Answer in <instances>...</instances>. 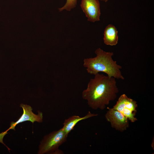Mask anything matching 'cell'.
I'll return each instance as SVG.
<instances>
[{"label":"cell","instance_id":"cell-3","mask_svg":"<svg viewBox=\"0 0 154 154\" xmlns=\"http://www.w3.org/2000/svg\"><path fill=\"white\" fill-rule=\"evenodd\" d=\"M68 136L62 128L45 135L40 143L38 154H63L58 148L66 141Z\"/></svg>","mask_w":154,"mask_h":154},{"label":"cell","instance_id":"cell-9","mask_svg":"<svg viewBox=\"0 0 154 154\" xmlns=\"http://www.w3.org/2000/svg\"><path fill=\"white\" fill-rule=\"evenodd\" d=\"M103 38L104 43L107 45H116L118 40V31L116 27L112 24H110L105 28Z\"/></svg>","mask_w":154,"mask_h":154},{"label":"cell","instance_id":"cell-1","mask_svg":"<svg viewBox=\"0 0 154 154\" xmlns=\"http://www.w3.org/2000/svg\"><path fill=\"white\" fill-rule=\"evenodd\" d=\"M119 92L115 78L98 73L90 79L82 97L92 109L102 110L116 99Z\"/></svg>","mask_w":154,"mask_h":154},{"label":"cell","instance_id":"cell-10","mask_svg":"<svg viewBox=\"0 0 154 154\" xmlns=\"http://www.w3.org/2000/svg\"><path fill=\"white\" fill-rule=\"evenodd\" d=\"M78 0H66L65 5L61 7L58 9L60 12L64 10L68 11H71L72 9L75 8L77 4Z\"/></svg>","mask_w":154,"mask_h":154},{"label":"cell","instance_id":"cell-8","mask_svg":"<svg viewBox=\"0 0 154 154\" xmlns=\"http://www.w3.org/2000/svg\"><path fill=\"white\" fill-rule=\"evenodd\" d=\"M98 115V114H92L89 111L86 116L83 117L75 115L71 116L65 120L62 128L66 135H68L69 133L73 129L74 126L79 121Z\"/></svg>","mask_w":154,"mask_h":154},{"label":"cell","instance_id":"cell-7","mask_svg":"<svg viewBox=\"0 0 154 154\" xmlns=\"http://www.w3.org/2000/svg\"><path fill=\"white\" fill-rule=\"evenodd\" d=\"M23 110V113L21 117L15 122L12 121L10 124L9 130L12 129L15 130V127L21 123L27 121H31L33 124L34 122L39 123L42 122L43 115L42 112L38 111V114H36L32 112L33 109L29 105L21 104L20 106Z\"/></svg>","mask_w":154,"mask_h":154},{"label":"cell","instance_id":"cell-5","mask_svg":"<svg viewBox=\"0 0 154 154\" xmlns=\"http://www.w3.org/2000/svg\"><path fill=\"white\" fill-rule=\"evenodd\" d=\"M108 109L105 117L107 121L110 123L112 127L120 132L126 130L129 126L128 119L113 108Z\"/></svg>","mask_w":154,"mask_h":154},{"label":"cell","instance_id":"cell-6","mask_svg":"<svg viewBox=\"0 0 154 154\" xmlns=\"http://www.w3.org/2000/svg\"><path fill=\"white\" fill-rule=\"evenodd\" d=\"M80 6L88 21L94 23L100 21L101 11L99 0H81Z\"/></svg>","mask_w":154,"mask_h":154},{"label":"cell","instance_id":"cell-2","mask_svg":"<svg viewBox=\"0 0 154 154\" xmlns=\"http://www.w3.org/2000/svg\"><path fill=\"white\" fill-rule=\"evenodd\" d=\"M95 53L96 57L84 60L83 66L88 73L95 75L102 72L116 79H124L120 70L121 66L112 59L113 52H106L99 48L96 50Z\"/></svg>","mask_w":154,"mask_h":154},{"label":"cell","instance_id":"cell-12","mask_svg":"<svg viewBox=\"0 0 154 154\" xmlns=\"http://www.w3.org/2000/svg\"><path fill=\"white\" fill-rule=\"evenodd\" d=\"M101 0L104 2H106L108 1V0Z\"/></svg>","mask_w":154,"mask_h":154},{"label":"cell","instance_id":"cell-4","mask_svg":"<svg viewBox=\"0 0 154 154\" xmlns=\"http://www.w3.org/2000/svg\"><path fill=\"white\" fill-rule=\"evenodd\" d=\"M137 107L135 100L123 94L119 96L112 108L121 112L131 122H134L137 120L135 117Z\"/></svg>","mask_w":154,"mask_h":154},{"label":"cell","instance_id":"cell-11","mask_svg":"<svg viewBox=\"0 0 154 154\" xmlns=\"http://www.w3.org/2000/svg\"><path fill=\"white\" fill-rule=\"evenodd\" d=\"M9 130V129H7L6 131H5L4 132H2L0 134V142L1 143L3 144H4L5 145L6 147L8 149L9 151V150H10V149H9L7 146L5 144L3 143V138L4 137V136L7 134L8 133L7 131Z\"/></svg>","mask_w":154,"mask_h":154}]
</instances>
